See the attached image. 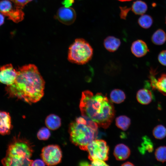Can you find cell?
I'll list each match as a JSON object with an SVG mask.
<instances>
[{"mask_svg":"<svg viewBox=\"0 0 166 166\" xmlns=\"http://www.w3.org/2000/svg\"><path fill=\"white\" fill-rule=\"evenodd\" d=\"M14 83L5 89L9 97L17 98L30 104L43 97L45 82L37 67L30 64L19 67Z\"/></svg>","mask_w":166,"mask_h":166,"instance_id":"1","label":"cell"},{"mask_svg":"<svg viewBox=\"0 0 166 166\" xmlns=\"http://www.w3.org/2000/svg\"><path fill=\"white\" fill-rule=\"evenodd\" d=\"M79 108L82 116L105 129L109 126L114 117L113 104L101 93L94 95L89 90L83 91Z\"/></svg>","mask_w":166,"mask_h":166,"instance_id":"2","label":"cell"},{"mask_svg":"<svg viewBox=\"0 0 166 166\" xmlns=\"http://www.w3.org/2000/svg\"><path fill=\"white\" fill-rule=\"evenodd\" d=\"M33 152L32 145L28 140L18 136L14 137L1 163L4 166H31Z\"/></svg>","mask_w":166,"mask_h":166,"instance_id":"3","label":"cell"},{"mask_svg":"<svg viewBox=\"0 0 166 166\" xmlns=\"http://www.w3.org/2000/svg\"><path fill=\"white\" fill-rule=\"evenodd\" d=\"M97 131L89 125L77 122L76 121L70 124L69 132L71 141L84 151L88 145L96 139Z\"/></svg>","mask_w":166,"mask_h":166,"instance_id":"4","label":"cell"},{"mask_svg":"<svg viewBox=\"0 0 166 166\" xmlns=\"http://www.w3.org/2000/svg\"><path fill=\"white\" fill-rule=\"evenodd\" d=\"M93 49L89 43L83 38L76 39L69 48L68 59L70 62L83 65L92 58Z\"/></svg>","mask_w":166,"mask_h":166,"instance_id":"5","label":"cell"},{"mask_svg":"<svg viewBox=\"0 0 166 166\" xmlns=\"http://www.w3.org/2000/svg\"><path fill=\"white\" fill-rule=\"evenodd\" d=\"M86 151L89 153V159L91 160L98 159L105 161L108 159L109 147L104 140H93L88 145Z\"/></svg>","mask_w":166,"mask_h":166,"instance_id":"6","label":"cell"},{"mask_svg":"<svg viewBox=\"0 0 166 166\" xmlns=\"http://www.w3.org/2000/svg\"><path fill=\"white\" fill-rule=\"evenodd\" d=\"M41 156L45 164L49 166L56 165L61 161V151L57 145H48L42 148Z\"/></svg>","mask_w":166,"mask_h":166,"instance_id":"7","label":"cell"},{"mask_svg":"<svg viewBox=\"0 0 166 166\" xmlns=\"http://www.w3.org/2000/svg\"><path fill=\"white\" fill-rule=\"evenodd\" d=\"M0 12L15 23H18L24 18V14L21 9L13 6L10 0L0 1Z\"/></svg>","mask_w":166,"mask_h":166,"instance_id":"8","label":"cell"},{"mask_svg":"<svg viewBox=\"0 0 166 166\" xmlns=\"http://www.w3.org/2000/svg\"><path fill=\"white\" fill-rule=\"evenodd\" d=\"M17 76V71L11 64H8L0 68V82L7 86L13 84Z\"/></svg>","mask_w":166,"mask_h":166,"instance_id":"9","label":"cell"},{"mask_svg":"<svg viewBox=\"0 0 166 166\" xmlns=\"http://www.w3.org/2000/svg\"><path fill=\"white\" fill-rule=\"evenodd\" d=\"M55 18L61 23L69 25L75 21L76 14L74 10L72 8L61 7L58 10Z\"/></svg>","mask_w":166,"mask_h":166,"instance_id":"10","label":"cell"},{"mask_svg":"<svg viewBox=\"0 0 166 166\" xmlns=\"http://www.w3.org/2000/svg\"><path fill=\"white\" fill-rule=\"evenodd\" d=\"M12 128L11 117L9 113L0 111V134L5 135L10 134Z\"/></svg>","mask_w":166,"mask_h":166,"instance_id":"11","label":"cell"},{"mask_svg":"<svg viewBox=\"0 0 166 166\" xmlns=\"http://www.w3.org/2000/svg\"><path fill=\"white\" fill-rule=\"evenodd\" d=\"M150 78L152 88L166 96V74H162L156 79L151 73Z\"/></svg>","mask_w":166,"mask_h":166,"instance_id":"12","label":"cell"},{"mask_svg":"<svg viewBox=\"0 0 166 166\" xmlns=\"http://www.w3.org/2000/svg\"><path fill=\"white\" fill-rule=\"evenodd\" d=\"M131 50L132 53L138 57L144 56L149 51L146 43L141 40H136L132 43Z\"/></svg>","mask_w":166,"mask_h":166,"instance_id":"13","label":"cell"},{"mask_svg":"<svg viewBox=\"0 0 166 166\" xmlns=\"http://www.w3.org/2000/svg\"><path fill=\"white\" fill-rule=\"evenodd\" d=\"M113 154L117 160H123L129 157L130 151L127 146L123 144H120L115 146Z\"/></svg>","mask_w":166,"mask_h":166,"instance_id":"14","label":"cell"},{"mask_svg":"<svg viewBox=\"0 0 166 166\" xmlns=\"http://www.w3.org/2000/svg\"><path fill=\"white\" fill-rule=\"evenodd\" d=\"M153 95L149 89L144 88L139 90L136 94V99L138 102L142 105H148L152 101Z\"/></svg>","mask_w":166,"mask_h":166,"instance_id":"15","label":"cell"},{"mask_svg":"<svg viewBox=\"0 0 166 166\" xmlns=\"http://www.w3.org/2000/svg\"><path fill=\"white\" fill-rule=\"evenodd\" d=\"M121 43L120 39L113 36H108L104 40V45L108 51L113 52L116 50Z\"/></svg>","mask_w":166,"mask_h":166,"instance_id":"16","label":"cell"},{"mask_svg":"<svg viewBox=\"0 0 166 166\" xmlns=\"http://www.w3.org/2000/svg\"><path fill=\"white\" fill-rule=\"evenodd\" d=\"M45 124L49 129L51 130H55L60 127L61 124V119L56 115L51 114L46 117Z\"/></svg>","mask_w":166,"mask_h":166,"instance_id":"17","label":"cell"},{"mask_svg":"<svg viewBox=\"0 0 166 166\" xmlns=\"http://www.w3.org/2000/svg\"><path fill=\"white\" fill-rule=\"evenodd\" d=\"M132 11L136 14L143 15L147 11V4L141 0H137L133 2L131 8Z\"/></svg>","mask_w":166,"mask_h":166,"instance_id":"18","label":"cell"},{"mask_svg":"<svg viewBox=\"0 0 166 166\" xmlns=\"http://www.w3.org/2000/svg\"><path fill=\"white\" fill-rule=\"evenodd\" d=\"M151 40L155 45H160L164 44L166 41V34L164 31L161 29L156 30L153 34Z\"/></svg>","mask_w":166,"mask_h":166,"instance_id":"19","label":"cell"},{"mask_svg":"<svg viewBox=\"0 0 166 166\" xmlns=\"http://www.w3.org/2000/svg\"><path fill=\"white\" fill-rule=\"evenodd\" d=\"M125 95L122 90L116 89L112 90L110 94L111 101L115 103H122L125 99Z\"/></svg>","mask_w":166,"mask_h":166,"instance_id":"20","label":"cell"},{"mask_svg":"<svg viewBox=\"0 0 166 166\" xmlns=\"http://www.w3.org/2000/svg\"><path fill=\"white\" fill-rule=\"evenodd\" d=\"M131 124L130 119L126 116H120L116 119V124L117 126L121 129L127 130Z\"/></svg>","mask_w":166,"mask_h":166,"instance_id":"21","label":"cell"},{"mask_svg":"<svg viewBox=\"0 0 166 166\" xmlns=\"http://www.w3.org/2000/svg\"><path fill=\"white\" fill-rule=\"evenodd\" d=\"M139 25L142 28L148 29L150 27L153 23V19L152 17L147 14L142 15L138 20Z\"/></svg>","mask_w":166,"mask_h":166,"instance_id":"22","label":"cell"},{"mask_svg":"<svg viewBox=\"0 0 166 166\" xmlns=\"http://www.w3.org/2000/svg\"><path fill=\"white\" fill-rule=\"evenodd\" d=\"M143 142L141 144V147L139 148V150L142 153H144L145 151L151 152L153 150V144L150 139L147 136L143 137Z\"/></svg>","mask_w":166,"mask_h":166,"instance_id":"23","label":"cell"},{"mask_svg":"<svg viewBox=\"0 0 166 166\" xmlns=\"http://www.w3.org/2000/svg\"><path fill=\"white\" fill-rule=\"evenodd\" d=\"M153 134L156 139H163L166 136V128L162 125H158L154 128Z\"/></svg>","mask_w":166,"mask_h":166,"instance_id":"24","label":"cell"},{"mask_svg":"<svg viewBox=\"0 0 166 166\" xmlns=\"http://www.w3.org/2000/svg\"><path fill=\"white\" fill-rule=\"evenodd\" d=\"M155 156L157 160L162 162L166 161V147L160 146L155 152Z\"/></svg>","mask_w":166,"mask_h":166,"instance_id":"25","label":"cell"},{"mask_svg":"<svg viewBox=\"0 0 166 166\" xmlns=\"http://www.w3.org/2000/svg\"><path fill=\"white\" fill-rule=\"evenodd\" d=\"M51 133L49 128L45 127L41 128L37 134L38 139L41 140H46L50 137Z\"/></svg>","mask_w":166,"mask_h":166,"instance_id":"26","label":"cell"},{"mask_svg":"<svg viewBox=\"0 0 166 166\" xmlns=\"http://www.w3.org/2000/svg\"><path fill=\"white\" fill-rule=\"evenodd\" d=\"M14 4L15 6L17 8L22 9L26 4L33 0H10Z\"/></svg>","mask_w":166,"mask_h":166,"instance_id":"27","label":"cell"},{"mask_svg":"<svg viewBox=\"0 0 166 166\" xmlns=\"http://www.w3.org/2000/svg\"><path fill=\"white\" fill-rule=\"evenodd\" d=\"M158 58L161 64L166 66V50L161 51L159 53Z\"/></svg>","mask_w":166,"mask_h":166,"instance_id":"28","label":"cell"},{"mask_svg":"<svg viewBox=\"0 0 166 166\" xmlns=\"http://www.w3.org/2000/svg\"><path fill=\"white\" fill-rule=\"evenodd\" d=\"M121 12L120 14V18L122 19H125L129 11L131 9V8H128L127 6L120 7Z\"/></svg>","mask_w":166,"mask_h":166,"instance_id":"29","label":"cell"},{"mask_svg":"<svg viewBox=\"0 0 166 166\" xmlns=\"http://www.w3.org/2000/svg\"><path fill=\"white\" fill-rule=\"evenodd\" d=\"M104 161L96 159L92 160V162L90 166H108Z\"/></svg>","mask_w":166,"mask_h":166,"instance_id":"30","label":"cell"},{"mask_svg":"<svg viewBox=\"0 0 166 166\" xmlns=\"http://www.w3.org/2000/svg\"><path fill=\"white\" fill-rule=\"evenodd\" d=\"M45 164L43 160L37 159L33 161L31 166H45Z\"/></svg>","mask_w":166,"mask_h":166,"instance_id":"31","label":"cell"},{"mask_svg":"<svg viewBox=\"0 0 166 166\" xmlns=\"http://www.w3.org/2000/svg\"><path fill=\"white\" fill-rule=\"evenodd\" d=\"M74 0H64L62 4L66 7H69L74 2Z\"/></svg>","mask_w":166,"mask_h":166,"instance_id":"32","label":"cell"},{"mask_svg":"<svg viewBox=\"0 0 166 166\" xmlns=\"http://www.w3.org/2000/svg\"><path fill=\"white\" fill-rule=\"evenodd\" d=\"M4 15L0 12V26L4 23Z\"/></svg>","mask_w":166,"mask_h":166,"instance_id":"33","label":"cell"},{"mask_svg":"<svg viewBox=\"0 0 166 166\" xmlns=\"http://www.w3.org/2000/svg\"><path fill=\"white\" fill-rule=\"evenodd\" d=\"M134 165L132 163L129 162H126L121 165V166H134Z\"/></svg>","mask_w":166,"mask_h":166,"instance_id":"34","label":"cell"},{"mask_svg":"<svg viewBox=\"0 0 166 166\" xmlns=\"http://www.w3.org/2000/svg\"><path fill=\"white\" fill-rule=\"evenodd\" d=\"M80 165L81 166H89L90 164H89L88 162L86 161L81 162L80 163Z\"/></svg>","mask_w":166,"mask_h":166,"instance_id":"35","label":"cell"},{"mask_svg":"<svg viewBox=\"0 0 166 166\" xmlns=\"http://www.w3.org/2000/svg\"><path fill=\"white\" fill-rule=\"evenodd\" d=\"M117 0L120 2H124L130 1L133 0Z\"/></svg>","mask_w":166,"mask_h":166,"instance_id":"36","label":"cell"}]
</instances>
